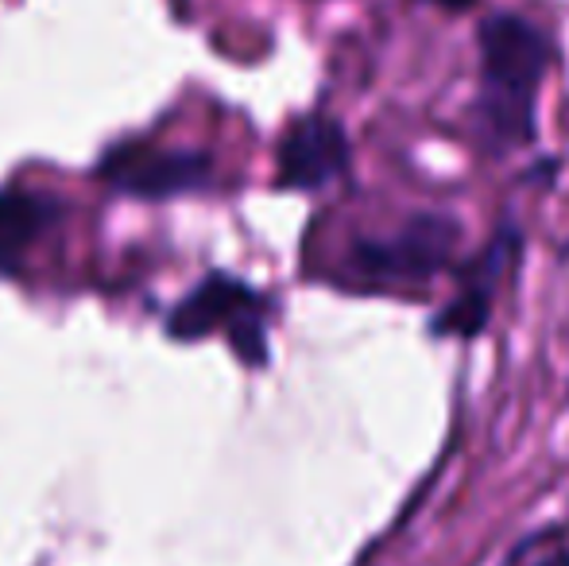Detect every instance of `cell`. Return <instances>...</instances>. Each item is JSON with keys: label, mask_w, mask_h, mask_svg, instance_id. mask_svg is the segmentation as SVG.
I'll return each instance as SVG.
<instances>
[{"label": "cell", "mask_w": 569, "mask_h": 566, "mask_svg": "<svg viewBox=\"0 0 569 566\" xmlns=\"http://www.w3.org/2000/svg\"><path fill=\"white\" fill-rule=\"evenodd\" d=\"M555 62V43L516 12L480 23V98L477 125L492 148L511 151L535 140V98Z\"/></svg>", "instance_id": "cell-1"}, {"label": "cell", "mask_w": 569, "mask_h": 566, "mask_svg": "<svg viewBox=\"0 0 569 566\" xmlns=\"http://www.w3.org/2000/svg\"><path fill=\"white\" fill-rule=\"evenodd\" d=\"M210 334H226L229 349L240 365L263 369L271 361L268 346V299L232 272H210L174 302L167 315V338L202 341Z\"/></svg>", "instance_id": "cell-2"}, {"label": "cell", "mask_w": 569, "mask_h": 566, "mask_svg": "<svg viewBox=\"0 0 569 566\" xmlns=\"http://www.w3.org/2000/svg\"><path fill=\"white\" fill-rule=\"evenodd\" d=\"M461 226L446 214H419L391 237H360L352 241L349 272L368 287H411L427 284L453 260Z\"/></svg>", "instance_id": "cell-3"}, {"label": "cell", "mask_w": 569, "mask_h": 566, "mask_svg": "<svg viewBox=\"0 0 569 566\" xmlns=\"http://www.w3.org/2000/svg\"><path fill=\"white\" fill-rule=\"evenodd\" d=\"M98 175L109 190L143 202L198 195L213 182V156L202 148H163L151 140H120L98 159Z\"/></svg>", "instance_id": "cell-4"}, {"label": "cell", "mask_w": 569, "mask_h": 566, "mask_svg": "<svg viewBox=\"0 0 569 566\" xmlns=\"http://www.w3.org/2000/svg\"><path fill=\"white\" fill-rule=\"evenodd\" d=\"M345 171H349V137L341 121L326 113L299 117L276 148L279 190H322Z\"/></svg>", "instance_id": "cell-5"}, {"label": "cell", "mask_w": 569, "mask_h": 566, "mask_svg": "<svg viewBox=\"0 0 569 566\" xmlns=\"http://www.w3.org/2000/svg\"><path fill=\"white\" fill-rule=\"evenodd\" d=\"M67 218V202L47 190L0 187V276H20L23 260Z\"/></svg>", "instance_id": "cell-6"}, {"label": "cell", "mask_w": 569, "mask_h": 566, "mask_svg": "<svg viewBox=\"0 0 569 566\" xmlns=\"http://www.w3.org/2000/svg\"><path fill=\"white\" fill-rule=\"evenodd\" d=\"M511 252H516V229H503L492 241V249L461 276V287L435 315L430 334H438V338H477L488 322V310H492V287L500 280L503 260H511Z\"/></svg>", "instance_id": "cell-7"}, {"label": "cell", "mask_w": 569, "mask_h": 566, "mask_svg": "<svg viewBox=\"0 0 569 566\" xmlns=\"http://www.w3.org/2000/svg\"><path fill=\"white\" fill-rule=\"evenodd\" d=\"M508 566H569V547H547L542 539H531L511 555Z\"/></svg>", "instance_id": "cell-8"}, {"label": "cell", "mask_w": 569, "mask_h": 566, "mask_svg": "<svg viewBox=\"0 0 569 566\" xmlns=\"http://www.w3.org/2000/svg\"><path fill=\"white\" fill-rule=\"evenodd\" d=\"M427 4H438V8H446V12H465V8H472L477 0H427Z\"/></svg>", "instance_id": "cell-9"}]
</instances>
